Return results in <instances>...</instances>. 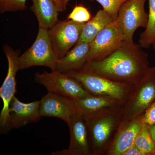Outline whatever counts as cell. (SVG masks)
Here are the masks:
<instances>
[{
  "instance_id": "cell-7",
  "label": "cell",
  "mask_w": 155,
  "mask_h": 155,
  "mask_svg": "<svg viewBox=\"0 0 155 155\" xmlns=\"http://www.w3.org/2000/svg\"><path fill=\"white\" fill-rule=\"evenodd\" d=\"M35 80L44 87L48 92L77 100L91 95L78 81L65 73L56 71L36 72Z\"/></svg>"
},
{
  "instance_id": "cell-26",
  "label": "cell",
  "mask_w": 155,
  "mask_h": 155,
  "mask_svg": "<svg viewBox=\"0 0 155 155\" xmlns=\"http://www.w3.org/2000/svg\"><path fill=\"white\" fill-rule=\"evenodd\" d=\"M54 1L55 2L57 7H58L59 12H62V11H65L64 6H63V3H62L61 0H54Z\"/></svg>"
},
{
  "instance_id": "cell-23",
  "label": "cell",
  "mask_w": 155,
  "mask_h": 155,
  "mask_svg": "<svg viewBox=\"0 0 155 155\" xmlns=\"http://www.w3.org/2000/svg\"><path fill=\"white\" fill-rule=\"evenodd\" d=\"M92 1V0H91ZM103 9L108 12L116 20L118 16L119 9L127 0H96Z\"/></svg>"
},
{
  "instance_id": "cell-12",
  "label": "cell",
  "mask_w": 155,
  "mask_h": 155,
  "mask_svg": "<svg viewBox=\"0 0 155 155\" xmlns=\"http://www.w3.org/2000/svg\"><path fill=\"white\" fill-rule=\"evenodd\" d=\"M78 112L74 100L54 93L48 92L40 101L39 113L41 117L58 118L67 125Z\"/></svg>"
},
{
  "instance_id": "cell-9",
  "label": "cell",
  "mask_w": 155,
  "mask_h": 155,
  "mask_svg": "<svg viewBox=\"0 0 155 155\" xmlns=\"http://www.w3.org/2000/svg\"><path fill=\"white\" fill-rule=\"evenodd\" d=\"M85 23L69 19L58 21L48 29L49 37L58 61L77 43Z\"/></svg>"
},
{
  "instance_id": "cell-28",
  "label": "cell",
  "mask_w": 155,
  "mask_h": 155,
  "mask_svg": "<svg viewBox=\"0 0 155 155\" xmlns=\"http://www.w3.org/2000/svg\"><path fill=\"white\" fill-rule=\"evenodd\" d=\"M61 1H62V3H63V6H64V8L65 10H66V8H67V5H68V2H69L70 0H61ZM90 1H91V0H90Z\"/></svg>"
},
{
  "instance_id": "cell-1",
  "label": "cell",
  "mask_w": 155,
  "mask_h": 155,
  "mask_svg": "<svg viewBox=\"0 0 155 155\" xmlns=\"http://www.w3.org/2000/svg\"><path fill=\"white\" fill-rule=\"evenodd\" d=\"M141 48L134 42L124 41L110 56L89 61L80 71L133 86L141 81L151 69L147 54Z\"/></svg>"
},
{
  "instance_id": "cell-21",
  "label": "cell",
  "mask_w": 155,
  "mask_h": 155,
  "mask_svg": "<svg viewBox=\"0 0 155 155\" xmlns=\"http://www.w3.org/2000/svg\"><path fill=\"white\" fill-rule=\"evenodd\" d=\"M28 0H0V12L24 11L27 8L26 2Z\"/></svg>"
},
{
  "instance_id": "cell-6",
  "label": "cell",
  "mask_w": 155,
  "mask_h": 155,
  "mask_svg": "<svg viewBox=\"0 0 155 155\" xmlns=\"http://www.w3.org/2000/svg\"><path fill=\"white\" fill-rule=\"evenodd\" d=\"M3 50L8 61V70L5 80L0 87V97L3 102V107L0 114V129L2 133L9 132L10 105L15 96L17 90L16 75L19 70V52L5 45Z\"/></svg>"
},
{
  "instance_id": "cell-15",
  "label": "cell",
  "mask_w": 155,
  "mask_h": 155,
  "mask_svg": "<svg viewBox=\"0 0 155 155\" xmlns=\"http://www.w3.org/2000/svg\"><path fill=\"white\" fill-rule=\"evenodd\" d=\"M91 43L77 44L61 60H58L55 70L68 74L82 70L88 62Z\"/></svg>"
},
{
  "instance_id": "cell-19",
  "label": "cell",
  "mask_w": 155,
  "mask_h": 155,
  "mask_svg": "<svg viewBox=\"0 0 155 155\" xmlns=\"http://www.w3.org/2000/svg\"><path fill=\"white\" fill-rule=\"evenodd\" d=\"M149 12L145 30L140 35L139 39L142 48L152 47L155 50V0H149Z\"/></svg>"
},
{
  "instance_id": "cell-3",
  "label": "cell",
  "mask_w": 155,
  "mask_h": 155,
  "mask_svg": "<svg viewBox=\"0 0 155 155\" xmlns=\"http://www.w3.org/2000/svg\"><path fill=\"white\" fill-rule=\"evenodd\" d=\"M155 101V67L141 81L133 85L125 103L121 106L122 121L137 118Z\"/></svg>"
},
{
  "instance_id": "cell-11",
  "label": "cell",
  "mask_w": 155,
  "mask_h": 155,
  "mask_svg": "<svg viewBox=\"0 0 155 155\" xmlns=\"http://www.w3.org/2000/svg\"><path fill=\"white\" fill-rule=\"evenodd\" d=\"M123 42L122 31L114 21L101 31L91 42L88 62L104 59L120 48Z\"/></svg>"
},
{
  "instance_id": "cell-25",
  "label": "cell",
  "mask_w": 155,
  "mask_h": 155,
  "mask_svg": "<svg viewBox=\"0 0 155 155\" xmlns=\"http://www.w3.org/2000/svg\"><path fill=\"white\" fill-rule=\"evenodd\" d=\"M123 155H143V154L134 144L128 149Z\"/></svg>"
},
{
  "instance_id": "cell-4",
  "label": "cell",
  "mask_w": 155,
  "mask_h": 155,
  "mask_svg": "<svg viewBox=\"0 0 155 155\" xmlns=\"http://www.w3.org/2000/svg\"><path fill=\"white\" fill-rule=\"evenodd\" d=\"M67 74L78 81L91 94L114 100L121 106L127 100L133 87L104 78L84 73L82 71L72 72Z\"/></svg>"
},
{
  "instance_id": "cell-22",
  "label": "cell",
  "mask_w": 155,
  "mask_h": 155,
  "mask_svg": "<svg viewBox=\"0 0 155 155\" xmlns=\"http://www.w3.org/2000/svg\"><path fill=\"white\" fill-rule=\"evenodd\" d=\"M91 19L89 11L82 5L75 6L68 17V19L80 23H86Z\"/></svg>"
},
{
  "instance_id": "cell-18",
  "label": "cell",
  "mask_w": 155,
  "mask_h": 155,
  "mask_svg": "<svg viewBox=\"0 0 155 155\" xmlns=\"http://www.w3.org/2000/svg\"><path fill=\"white\" fill-rule=\"evenodd\" d=\"M115 21V19L105 10H99L94 17L85 23L77 44L91 42L101 31Z\"/></svg>"
},
{
  "instance_id": "cell-2",
  "label": "cell",
  "mask_w": 155,
  "mask_h": 155,
  "mask_svg": "<svg viewBox=\"0 0 155 155\" xmlns=\"http://www.w3.org/2000/svg\"><path fill=\"white\" fill-rule=\"evenodd\" d=\"M85 118L92 155H106L122 121L121 106Z\"/></svg>"
},
{
  "instance_id": "cell-24",
  "label": "cell",
  "mask_w": 155,
  "mask_h": 155,
  "mask_svg": "<svg viewBox=\"0 0 155 155\" xmlns=\"http://www.w3.org/2000/svg\"><path fill=\"white\" fill-rule=\"evenodd\" d=\"M143 122L148 126L155 125V101L143 114Z\"/></svg>"
},
{
  "instance_id": "cell-20",
  "label": "cell",
  "mask_w": 155,
  "mask_h": 155,
  "mask_svg": "<svg viewBox=\"0 0 155 155\" xmlns=\"http://www.w3.org/2000/svg\"><path fill=\"white\" fill-rule=\"evenodd\" d=\"M134 145L143 155H155L154 143L150 134L149 126L144 122L137 136Z\"/></svg>"
},
{
  "instance_id": "cell-14",
  "label": "cell",
  "mask_w": 155,
  "mask_h": 155,
  "mask_svg": "<svg viewBox=\"0 0 155 155\" xmlns=\"http://www.w3.org/2000/svg\"><path fill=\"white\" fill-rule=\"evenodd\" d=\"M39 105L40 101L24 103L14 96L10 105L9 130L38 121L41 117Z\"/></svg>"
},
{
  "instance_id": "cell-10",
  "label": "cell",
  "mask_w": 155,
  "mask_h": 155,
  "mask_svg": "<svg viewBox=\"0 0 155 155\" xmlns=\"http://www.w3.org/2000/svg\"><path fill=\"white\" fill-rule=\"evenodd\" d=\"M67 125L70 132L69 147L51 154L92 155L86 118L78 112L73 115Z\"/></svg>"
},
{
  "instance_id": "cell-8",
  "label": "cell",
  "mask_w": 155,
  "mask_h": 155,
  "mask_svg": "<svg viewBox=\"0 0 155 155\" xmlns=\"http://www.w3.org/2000/svg\"><path fill=\"white\" fill-rule=\"evenodd\" d=\"M146 1L127 0L120 7L115 21L122 31L124 41L134 42L135 31L140 27H146L148 19L144 8Z\"/></svg>"
},
{
  "instance_id": "cell-16",
  "label": "cell",
  "mask_w": 155,
  "mask_h": 155,
  "mask_svg": "<svg viewBox=\"0 0 155 155\" xmlns=\"http://www.w3.org/2000/svg\"><path fill=\"white\" fill-rule=\"evenodd\" d=\"M74 101L78 113L85 117L94 116L121 106L114 100L92 95L75 100Z\"/></svg>"
},
{
  "instance_id": "cell-27",
  "label": "cell",
  "mask_w": 155,
  "mask_h": 155,
  "mask_svg": "<svg viewBox=\"0 0 155 155\" xmlns=\"http://www.w3.org/2000/svg\"><path fill=\"white\" fill-rule=\"evenodd\" d=\"M149 127L150 134L154 143L155 146V125H153L152 126H149Z\"/></svg>"
},
{
  "instance_id": "cell-5",
  "label": "cell",
  "mask_w": 155,
  "mask_h": 155,
  "mask_svg": "<svg viewBox=\"0 0 155 155\" xmlns=\"http://www.w3.org/2000/svg\"><path fill=\"white\" fill-rule=\"evenodd\" d=\"M58 61L49 37L48 29L39 27L33 44L19 57V70L41 66L55 71Z\"/></svg>"
},
{
  "instance_id": "cell-13",
  "label": "cell",
  "mask_w": 155,
  "mask_h": 155,
  "mask_svg": "<svg viewBox=\"0 0 155 155\" xmlns=\"http://www.w3.org/2000/svg\"><path fill=\"white\" fill-rule=\"evenodd\" d=\"M143 123V114L132 120L121 121L106 155H123L134 144Z\"/></svg>"
},
{
  "instance_id": "cell-17",
  "label": "cell",
  "mask_w": 155,
  "mask_h": 155,
  "mask_svg": "<svg viewBox=\"0 0 155 155\" xmlns=\"http://www.w3.org/2000/svg\"><path fill=\"white\" fill-rule=\"evenodd\" d=\"M31 10L35 15L39 27L49 29L58 21L59 10L54 0H32Z\"/></svg>"
}]
</instances>
